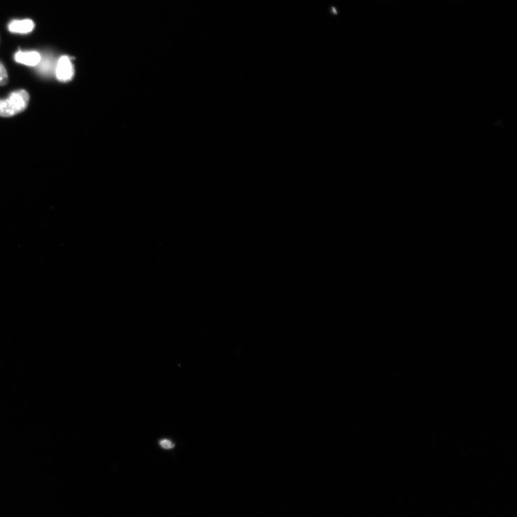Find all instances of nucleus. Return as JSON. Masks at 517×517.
Masks as SVG:
<instances>
[{
    "instance_id": "1",
    "label": "nucleus",
    "mask_w": 517,
    "mask_h": 517,
    "mask_svg": "<svg viewBox=\"0 0 517 517\" xmlns=\"http://www.w3.org/2000/svg\"><path fill=\"white\" fill-rule=\"evenodd\" d=\"M30 96L24 90L13 92L6 99H0V117L10 118L24 111Z\"/></svg>"
},
{
    "instance_id": "2",
    "label": "nucleus",
    "mask_w": 517,
    "mask_h": 517,
    "mask_svg": "<svg viewBox=\"0 0 517 517\" xmlns=\"http://www.w3.org/2000/svg\"><path fill=\"white\" fill-rule=\"evenodd\" d=\"M55 74L62 83H68L73 78L74 69L70 57L64 56L58 60Z\"/></svg>"
},
{
    "instance_id": "3",
    "label": "nucleus",
    "mask_w": 517,
    "mask_h": 517,
    "mask_svg": "<svg viewBox=\"0 0 517 517\" xmlns=\"http://www.w3.org/2000/svg\"><path fill=\"white\" fill-rule=\"evenodd\" d=\"M41 54L35 50H19L15 54L14 59L18 64L35 67L41 62Z\"/></svg>"
},
{
    "instance_id": "4",
    "label": "nucleus",
    "mask_w": 517,
    "mask_h": 517,
    "mask_svg": "<svg viewBox=\"0 0 517 517\" xmlns=\"http://www.w3.org/2000/svg\"><path fill=\"white\" fill-rule=\"evenodd\" d=\"M35 28V23L30 19L15 20L8 24V30L13 34H28Z\"/></svg>"
},
{
    "instance_id": "5",
    "label": "nucleus",
    "mask_w": 517,
    "mask_h": 517,
    "mask_svg": "<svg viewBox=\"0 0 517 517\" xmlns=\"http://www.w3.org/2000/svg\"><path fill=\"white\" fill-rule=\"evenodd\" d=\"M57 64L55 59L50 54H44L41 57V61L36 66L40 74L45 76H50L56 71Z\"/></svg>"
},
{
    "instance_id": "6",
    "label": "nucleus",
    "mask_w": 517,
    "mask_h": 517,
    "mask_svg": "<svg viewBox=\"0 0 517 517\" xmlns=\"http://www.w3.org/2000/svg\"><path fill=\"white\" fill-rule=\"evenodd\" d=\"M8 83V75L4 65L0 62V86H5Z\"/></svg>"
},
{
    "instance_id": "7",
    "label": "nucleus",
    "mask_w": 517,
    "mask_h": 517,
    "mask_svg": "<svg viewBox=\"0 0 517 517\" xmlns=\"http://www.w3.org/2000/svg\"><path fill=\"white\" fill-rule=\"evenodd\" d=\"M160 445L162 448L164 449H172L174 448V444L169 439H162L160 441Z\"/></svg>"
}]
</instances>
